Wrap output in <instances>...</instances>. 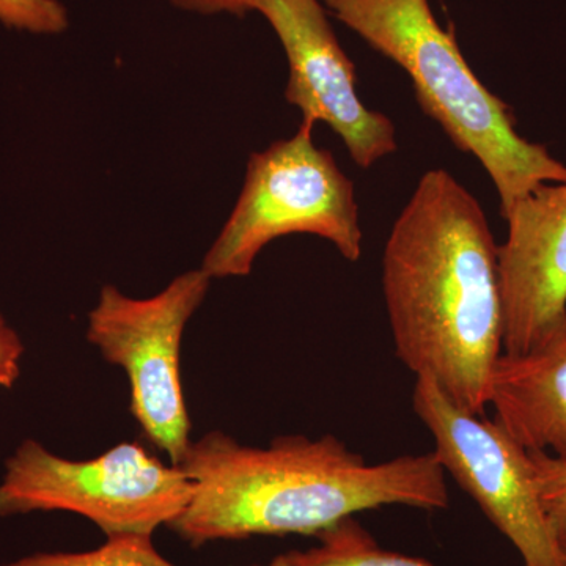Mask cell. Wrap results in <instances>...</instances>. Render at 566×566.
<instances>
[{"instance_id": "obj_13", "label": "cell", "mask_w": 566, "mask_h": 566, "mask_svg": "<svg viewBox=\"0 0 566 566\" xmlns=\"http://www.w3.org/2000/svg\"><path fill=\"white\" fill-rule=\"evenodd\" d=\"M0 22L17 31L59 35L70 20L61 0H0Z\"/></svg>"}, {"instance_id": "obj_4", "label": "cell", "mask_w": 566, "mask_h": 566, "mask_svg": "<svg viewBox=\"0 0 566 566\" xmlns=\"http://www.w3.org/2000/svg\"><path fill=\"white\" fill-rule=\"evenodd\" d=\"M314 128L301 122L294 136L252 153L243 191L203 259L211 279L245 277L260 252L286 234H315L348 262L360 259L356 188L333 153L315 144Z\"/></svg>"}, {"instance_id": "obj_10", "label": "cell", "mask_w": 566, "mask_h": 566, "mask_svg": "<svg viewBox=\"0 0 566 566\" xmlns=\"http://www.w3.org/2000/svg\"><path fill=\"white\" fill-rule=\"evenodd\" d=\"M488 405L517 446L566 463V329L531 352L502 353Z\"/></svg>"}, {"instance_id": "obj_17", "label": "cell", "mask_w": 566, "mask_h": 566, "mask_svg": "<svg viewBox=\"0 0 566 566\" xmlns=\"http://www.w3.org/2000/svg\"><path fill=\"white\" fill-rule=\"evenodd\" d=\"M564 542H565V547H566V535H565Z\"/></svg>"}, {"instance_id": "obj_12", "label": "cell", "mask_w": 566, "mask_h": 566, "mask_svg": "<svg viewBox=\"0 0 566 566\" xmlns=\"http://www.w3.org/2000/svg\"><path fill=\"white\" fill-rule=\"evenodd\" d=\"M2 566H175L153 545L151 535H114L87 553L35 554Z\"/></svg>"}, {"instance_id": "obj_11", "label": "cell", "mask_w": 566, "mask_h": 566, "mask_svg": "<svg viewBox=\"0 0 566 566\" xmlns=\"http://www.w3.org/2000/svg\"><path fill=\"white\" fill-rule=\"evenodd\" d=\"M318 545L289 551L268 566H436L423 558L387 551L354 516L316 535Z\"/></svg>"}, {"instance_id": "obj_1", "label": "cell", "mask_w": 566, "mask_h": 566, "mask_svg": "<svg viewBox=\"0 0 566 566\" xmlns=\"http://www.w3.org/2000/svg\"><path fill=\"white\" fill-rule=\"evenodd\" d=\"M382 293L398 359L483 416L504 353L499 245L482 205L447 170L423 174L394 222Z\"/></svg>"}, {"instance_id": "obj_9", "label": "cell", "mask_w": 566, "mask_h": 566, "mask_svg": "<svg viewBox=\"0 0 566 566\" xmlns=\"http://www.w3.org/2000/svg\"><path fill=\"white\" fill-rule=\"evenodd\" d=\"M504 219V353H526L566 329V181L539 186Z\"/></svg>"}, {"instance_id": "obj_2", "label": "cell", "mask_w": 566, "mask_h": 566, "mask_svg": "<svg viewBox=\"0 0 566 566\" xmlns=\"http://www.w3.org/2000/svg\"><path fill=\"white\" fill-rule=\"evenodd\" d=\"M192 497L169 528L200 547L255 535H319L365 510H444L446 471L434 452L368 463L334 436H283L266 449L221 431L191 442L180 464Z\"/></svg>"}, {"instance_id": "obj_18", "label": "cell", "mask_w": 566, "mask_h": 566, "mask_svg": "<svg viewBox=\"0 0 566 566\" xmlns=\"http://www.w3.org/2000/svg\"><path fill=\"white\" fill-rule=\"evenodd\" d=\"M253 566H256V565H253Z\"/></svg>"}, {"instance_id": "obj_7", "label": "cell", "mask_w": 566, "mask_h": 566, "mask_svg": "<svg viewBox=\"0 0 566 566\" xmlns=\"http://www.w3.org/2000/svg\"><path fill=\"white\" fill-rule=\"evenodd\" d=\"M412 408L433 436L446 474L516 547L524 566H566L565 542L539 499L527 450L494 420L453 403L430 379H416Z\"/></svg>"}, {"instance_id": "obj_6", "label": "cell", "mask_w": 566, "mask_h": 566, "mask_svg": "<svg viewBox=\"0 0 566 566\" xmlns=\"http://www.w3.org/2000/svg\"><path fill=\"white\" fill-rule=\"evenodd\" d=\"M211 281L202 268L188 271L145 300L107 285L87 316V340L107 363L125 370L133 416L175 465L192 442L181 386V338Z\"/></svg>"}, {"instance_id": "obj_8", "label": "cell", "mask_w": 566, "mask_h": 566, "mask_svg": "<svg viewBox=\"0 0 566 566\" xmlns=\"http://www.w3.org/2000/svg\"><path fill=\"white\" fill-rule=\"evenodd\" d=\"M252 11L270 22L281 41L289 62L285 98L304 123L329 126L360 169L397 151L392 120L368 109L357 95L356 69L322 0H252Z\"/></svg>"}, {"instance_id": "obj_5", "label": "cell", "mask_w": 566, "mask_h": 566, "mask_svg": "<svg viewBox=\"0 0 566 566\" xmlns=\"http://www.w3.org/2000/svg\"><path fill=\"white\" fill-rule=\"evenodd\" d=\"M192 491L180 465L164 464L137 442L71 461L25 441L7 463L0 516L70 512L87 517L106 536H153L181 515Z\"/></svg>"}, {"instance_id": "obj_14", "label": "cell", "mask_w": 566, "mask_h": 566, "mask_svg": "<svg viewBox=\"0 0 566 566\" xmlns=\"http://www.w3.org/2000/svg\"><path fill=\"white\" fill-rule=\"evenodd\" d=\"M539 499L562 538L566 535V463L547 453L528 452Z\"/></svg>"}, {"instance_id": "obj_16", "label": "cell", "mask_w": 566, "mask_h": 566, "mask_svg": "<svg viewBox=\"0 0 566 566\" xmlns=\"http://www.w3.org/2000/svg\"><path fill=\"white\" fill-rule=\"evenodd\" d=\"M177 9L197 14H233L243 17L252 11V0H170Z\"/></svg>"}, {"instance_id": "obj_15", "label": "cell", "mask_w": 566, "mask_h": 566, "mask_svg": "<svg viewBox=\"0 0 566 566\" xmlns=\"http://www.w3.org/2000/svg\"><path fill=\"white\" fill-rule=\"evenodd\" d=\"M22 353L21 338L0 316V389H11L20 378Z\"/></svg>"}, {"instance_id": "obj_3", "label": "cell", "mask_w": 566, "mask_h": 566, "mask_svg": "<svg viewBox=\"0 0 566 566\" xmlns=\"http://www.w3.org/2000/svg\"><path fill=\"white\" fill-rule=\"evenodd\" d=\"M322 2L368 46L406 71L424 114L486 170L502 218L539 186L566 181L565 164L516 132L509 104L476 77L455 32L439 24L428 0Z\"/></svg>"}]
</instances>
